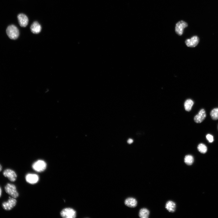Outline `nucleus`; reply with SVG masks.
Instances as JSON below:
<instances>
[{
  "label": "nucleus",
  "instance_id": "1",
  "mask_svg": "<svg viewBox=\"0 0 218 218\" xmlns=\"http://www.w3.org/2000/svg\"><path fill=\"white\" fill-rule=\"evenodd\" d=\"M6 33L9 37L11 40L17 39L20 35L19 31L15 25H11L8 27Z\"/></svg>",
  "mask_w": 218,
  "mask_h": 218
},
{
  "label": "nucleus",
  "instance_id": "2",
  "mask_svg": "<svg viewBox=\"0 0 218 218\" xmlns=\"http://www.w3.org/2000/svg\"><path fill=\"white\" fill-rule=\"evenodd\" d=\"M62 217L64 218H75L76 217V211L71 208H67L63 209L61 212Z\"/></svg>",
  "mask_w": 218,
  "mask_h": 218
},
{
  "label": "nucleus",
  "instance_id": "3",
  "mask_svg": "<svg viewBox=\"0 0 218 218\" xmlns=\"http://www.w3.org/2000/svg\"><path fill=\"white\" fill-rule=\"evenodd\" d=\"M5 189L6 193L13 197L16 198L19 196V193L15 185L8 184L5 186Z\"/></svg>",
  "mask_w": 218,
  "mask_h": 218
},
{
  "label": "nucleus",
  "instance_id": "4",
  "mask_svg": "<svg viewBox=\"0 0 218 218\" xmlns=\"http://www.w3.org/2000/svg\"><path fill=\"white\" fill-rule=\"evenodd\" d=\"M47 164L43 160H39L35 162L32 165L33 168L36 171L41 172L44 171L46 168Z\"/></svg>",
  "mask_w": 218,
  "mask_h": 218
},
{
  "label": "nucleus",
  "instance_id": "5",
  "mask_svg": "<svg viewBox=\"0 0 218 218\" xmlns=\"http://www.w3.org/2000/svg\"><path fill=\"white\" fill-rule=\"evenodd\" d=\"M17 201L15 198L9 197L7 202H4L2 206L4 209L7 210H10L13 208L16 205Z\"/></svg>",
  "mask_w": 218,
  "mask_h": 218
},
{
  "label": "nucleus",
  "instance_id": "6",
  "mask_svg": "<svg viewBox=\"0 0 218 218\" xmlns=\"http://www.w3.org/2000/svg\"><path fill=\"white\" fill-rule=\"evenodd\" d=\"M188 26L187 24L185 22L181 21L176 25L175 31L177 34L181 36L183 34L184 29Z\"/></svg>",
  "mask_w": 218,
  "mask_h": 218
},
{
  "label": "nucleus",
  "instance_id": "7",
  "mask_svg": "<svg viewBox=\"0 0 218 218\" xmlns=\"http://www.w3.org/2000/svg\"><path fill=\"white\" fill-rule=\"evenodd\" d=\"M20 25L22 27H26L29 23V19L27 15L24 14H20L17 17Z\"/></svg>",
  "mask_w": 218,
  "mask_h": 218
},
{
  "label": "nucleus",
  "instance_id": "8",
  "mask_svg": "<svg viewBox=\"0 0 218 218\" xmlns=\"http://www.w3.org/2000/svg\"><path fill=\"white\" fill-rule=\"evenodd\" d=\"M3 175L12 182L15 181L17 178V175L14 171L10 169H7L3 172Z\"/></svg>",
  "mask_w": 218,
  "mask_h": 218
},
{
  "label": "nucleus",
  "instance_id": "9",
  "mask_svg": "<svg viewBox=\"0 0 218 218\" xmlns=\"http://www.w3.org/2000/svg\"><path fill=\"white\" fill-rule=\"evenodd\" d=\"M206 116L205 110L201 109L198 114L195 116L194 118V122L196 123H200L202 122L205 119Z\"/></svg>",
  "mask_w": 218,
  "mask_h": 218
},
{
  "label": "nucleus",
  "instance_id": "10",
  "mask_svg": "<svg viewBox=\"0 0 218 218\" xmlns=\"http://www.w3.org/2000/svg\"><path fill=\"white\" fill-rule=\"evenodd\" d=\"M199 41V39L198 37L195 36L192 37L190 39L187 40L185 43L187 47H194L197 45Z\"/></svg>",
  "mask_w": 218,
  "mask_h": 218
},
{
  "label": "nucleus",
  "instance_id": "11",
  "mask_svg": "<svg viewBox=\"0 0 218 218\" xmlns=\"http://www.w3.org/2000/svg\"><path fill=\"white\" fill-rule=\"evenodd\" d=\"M27 181L31 184L37 183L39 180V176L35 174H28L26 176Z\"/></svg>",
  "mask_w": 218,
  "mask_h": 218
},
{
  "label": "nucleus",
  "instance_id": "12",
  "mask_svg": "<svg viewBox=\"0 0 218 218\" xmlns=\"http://www.w3.org/2000/svg\"><path fill=\"white\" fill-rule=\"evenodd\" d=\"M31 32L35 34H39L41 31L42 27L39 23L37 21H34L31 26Z\"/></svg>",
  "mask_w": 218,
  "mask_h": 218
},
{
  "label": "nucleus",
  "instance_id": "13",
  "mask_svg": "<svg viewBox=\"0 0 218 218\" xmlns=\"http://www.w3.org/2000/svg\"><path fill=\"white\" fill-rule=\"evenodd\" d=\"M125 204L129 207L134 208L137 206V202L135 199L133 197H129L125 200Z\"/></svg>",
  "mask_w": 218,
  "mask_h": 218
},
{
  "label": "nucleus",
  "instance_id": "14",
  "mask_svg": "<svg viewBox=\"0 0 218 218\" xmlns=\"http://www.w3.org/2000/svg\"><path fill=\"white\" fill-rule=\"evenodd\" d=\"M165 207L169 212H173L175 210L176 205L174 202L169 201L166 203Z\"/></svg>",
  "mask_w": 218,
  "mask_h": 218
},
{
  "label": "nucleus",
  "instance_id": "15",
  "mask_svg": "<svg viewBox=\"0 0 218 218\" xmlns=\"http://www.w3.org/2000/svg\"><path fill=\"white\" fill-rule=\"evenodd\" d=\"M194 104V102L191 99L187 100L184 103V107L185 110L187 112L191 111Z\"/></svg>",
  "mask_w": 218,
  "mask_h": 218
},
{
  "label": "nucleus",
  "instance_id": "16",
  "mask_svg": "<svg viewBox=\"0 0 218 218\" xmlns=\"http://www.w3.org/2000/svg\"><path fill=\"white\" fill-rule=\"evenodd\" d=\"M149 211L148 209L143 208L140 210L139 215L141 218H148L149 217Z\"/></svg>",
  "mask_w": 218,
  "mask_h": 218
},
{
  "label": "nucleus",
  "instance_id": "17",
  "mask_svg": "<svg viewBox=\"0 0 218 218\" xmlns=\"http://www.w3.org/2000/svg\"><path fill=\"white\" fill-rule=\"evenodd\" d=\"M194 161L193 157L191 155H186L184 158V162L188 165H191L192 164Z\"/></svg>",
  "mask_w": 218,
  "mask_h": 218
},
{
  "label": "nucleus",
  "instance_id": "18",
  "mask_svg": "<svg viewBox=\"0 0 218 218\" xmlns=\"http://www.w3.org/2000/svg\"><path fill=\"white\" fill-rule=\"evenodd\" d=\"M210 115L213 120L218 119V108L213 109L210 113Z\"/></svg>",
  "mask_w": 218,
  "mask_h": 218
},
{
  "label": "nucleus",
  "instance_id": "19",
  "mask_svg": "<svg viewBox=\"0 0 218 218\" xmlns=\"http://www.w3.org/2000/svg\"><path fill=\"white\" fill-rule=\"evenodd\" d=\"M198 151L203 154L205 153L207 151V148L204 144L201 143L199 144L197 147Z\"/></svg>",
  "mask_w": 218,
  "mask_h": 218
},
{
  "label": "nucleus",
  "instance_id": "20",
  "mask_svg": "<svg viewBox=\"0 0 218 218\" xmlns=\"http://www.w3.org/2000/svg\"><path fill=\"white\" fill-rule=\"evenodd\" d=\"M207 139L210 143H212L213 141V138L212 135L210 134H207L206 136Z\"/></svg>",
  "mask_w": 218,
  "mask_h": 218
},
{
  "label": "nucleus",
  "instance_id": "21",
  "mask_svg": "<svg viewBox=\"0 0 218 218\" xmlns=\"http://www.w3.org/2000/svg\"><path fill=\"white\" fill-rule=\"evenodd\" d=\"M133 142V140L131 138L129 139L128 141L127 142L129 144H131Z\"/></svg>",
  "mask_w": 218,
  "mask_h": 218
},
{
  "label": "nucleus",
  "instance_id": "22",
  "mask_svg": "<svg viewBox=\"0 0 218 218\" xmlns=\"http://www.w3.org/2000/svg\"><path fill=\"white\" fill-rule=\"evenodd\" d=\"M2 190L1 187H0V197L1 196L2 194Z\"/></svg>",
  "mask_w": 218,
  "mask_h": 218
},
{
  "label": "nucleus",
  "instance_id": "23",
  "mask_svg": "<svg viewBox=\"0 0 218 218\" xmlns=\"http://www.w3.org/2000/svg\"><path fill=\"white\" fill-rule=\"evenodd\" d=\"M2 166L0 164V171H1L2 170Z\"/></svg>",
  "mask_w": 218,
  "mask_h": 218
}]
</instances>
